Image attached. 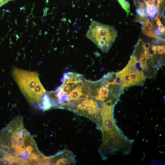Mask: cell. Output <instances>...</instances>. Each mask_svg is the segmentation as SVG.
<instances>
[{
  "label": "cell",
  "mask_w": 165,
  "mask_h": 165,
  "mask_svg": "<svg viewBox=\"0 0 165 165\" xmlns=\"http://www.w3.org/2000/svg\"><path fill=\"white\" fill-rule=\"evenodd\" d=\"M44 156L25 128L21 116L0 131V165H39Z\"/></svg>",
  "instance_id": "1"
},
{
  "label": "cell",
  "mask_w": 165,
  "mask_h": 165,
  "mask_svg": "<svg viewBox=\"0 0 165 165\" xmlns=\"http://www.w3.org/2000/svg\"><path fill=\"white\" fill-rule=\"evenodd\" d=\"M113 107L105 106L101 111L103 141L99 152L103 159H107L113 154H127L131 150L133 142L123 135L115 122Z\"/></svg>",
  "instance_id": "2"
},
{
  "label": "cell",
  "mask_w": 165,
  "mask_h": 165,
  "mask_svg": "<svg viewBox=\"0 0 165 165\" xmlns=\"http://www.w3.org/2000/svg\"><path fill=\"white\" fill-rule=\"evenodd\" d=\"M12 74L29 103L36 108L42 109V98L46 91L41 83L38 72L14 67Z\"/></svg>",
  "instance_id": "3"
},
{
  "label": "cell",
  "mask_w": 165,
  "mask_h": 165,
  "mask_svg": "<svg viewBox=\"0 0 165 165\" xmlns=\"http://www.w3.org/2000/svg\"><path fill=\"white\" fill-rule=\"evenodd\" d=\"M117 36V32L112 26L93 20L86 34L104 52L109 51Z\"/></svg>",
  "instance_id": "4"
},
{
  "label": "cell",
  "mask_w": 165,
  "mask_h": 165,
  "mask_svg": "<svg viewBox=\"0 0 165 165\" xmlns=\"http://www.w3.org/2000/svg\"><path fill=\"white\" fill-rule=\"evenodd\" d=\"M49 165H72L75 164V156L70 151L65 150L58 154L48 157Z\"/></svg>",
  "instance_id": "5"
},
{
  "label": "cell",
  "mask_w": 165,
  "mask_h": 165,
  "mask_svg": "<svg viewBox=\"0 0 165 165\" xmlns=\"http://www.w3.org/2000/svg\"><path fill=\"white\" fill-rule=\"evenodd\" d=\"M142 25H143L142 33L145 35L150 38L158 39L161 38L155 34V29L154 24L152 22L150 21L148 18Z\"/></svg>",
  "instance_id": "6"
},
{
  "label": "cell",
  "mask_w": 165,
  "mask_h": 165,
  "mask_svg": "<svg viewBox=\"0 0 165 165\" xmlns=\"http://www.w3.org/2000/svg\"><path fill=\"white\" fill-rule=\"evenodd\" d=\"M66 94L69 98L68 103L77 99L83 95V93L82 91L81 87L78 86L75 88H73V90L70 91Z\"/></svg>",
  "instance_id": "7"
},
{
  "label": "cell",
  "mask_w": 165,
  "mask_h": 165,
  "mask_svg": "<svg viewBox=\"0 0 165 165\" xmlns=\"http://www.w3.org/2000/svg\"><path fill=\"white\" fill-rule=\"evenodd\" d=\"M146 11L147 17L149 16L151 20L153 21V18L157 14H158V10L154 5L148 6L147 5Z\"/></svg>",
  "instance_id": "8"
},
{
  "label": "cell",
  "mask_w": 165,
  "mask_h": 165,
  "mask_svg": "<svg viewBox=\"0 0 165 165\" xmlns=\"http://www.w3.org/2000/svg\"><path fill=\"white\" fill-rule=\"evenodd\" d=\"M52 105L50 99L48 94L45 93L42 98V109L44 111H47L51 108Z\"/></svg>",
  "instance_id": "9"
},
{
  "label": "cell",
  "mask_w": 165,
  "mask_h": 165,
  "mask_svg": "<svg viewBox=\"0 0 165 165\" xmlns=\"http://www.w3.org/2000/svg\"><path fill=\"white\" fill-rule=\"evenodd\" d=\"M122 7L124 9L127 13V15L130 13V5L129 2L126 0H117Z\"/></svg>",
  "instance_id": "10"
},
{
  "label": "cell",
  "mask_w": 165,
  "mask_h": 165,
  "mask_svg": "<svg viewBox=\"0 0 165 165\" xmlns=\"http://www.w3.org/2000/svg\"><path fill=\"white\" fill-rule=\"evenodd\" d=\"M134 3L137 8L140 7L146 10L147 6L145 0H134Z\"/></svg>",
  "instance_id": "11"
},
{
  "label": "cell",
  "mask_w": 165,
  "mask_h": 165,
  "mask_svg": "<svg viewBox=\"0 0 165 165\" xmlns=\"http://www.w3.org/2000/svg\"><path fill=\"white\" fill-rule=\"evenodd\" d=\"M136 11L138 15L142 17H147L146 10L140 7H138L137 8Z\"/></svg>",
  "instance_id": "12"
},
{
  "label": "cell",
  "mask_w": 165,
  "mask_h": 165,
  "mask_svg": "<svg viewBox=\"0 0 165 165\" xmlns=\"http://www.w3.org/2000/svg\"><path fill=\"white\" fill-rule=\"evenodd\" d=\"M148 18V17L147 16L142 17L138 16L135 18L134 21L140 22L142 24Z\"/></svg>",
  "instance_id": "13"
},
{
  "label": "cell",
  "mask_w": 165,
  "mask_h": 165,
  "mask_svg": "<svg viewBox=\"0 0 165 165\" xmlns=\"http://www.w3.org/2000/svg\"><path fill=\"white\" fill-rule=\"evenodd\" d=\"M158 29L160 32L163 34H164L165 28V26L162 23L158 26Z\"/></svg>",
  "instance_id": "14"
},
{
  "label": "cell",
  "mask_w": 165,
  "mask_h": 165,
  "mask_svg": "<svg viewBox=\"0 0 165 165\" xmlns=\"http://www.w3.org/2000/svg\"><path fill=\"white\" fill-rule=\"evenodd\" d=\"M155 1V0H147L146 3L148 6H153L154 5Z\"/></svg>",
  "instance_id": "15"
},
{
  "label": "cell",
  "mask_w": 165,
  "mask_h": 165,
  "mask_svg": "<svg viewBox=\"0 0 165 165\" xmlns=\"http://www.w3.org/2000/svg\"><path fill=\"white\" fill-rule=\"evenodd\" d=\"M13 1L14 0H0V8L8 2Z\"/></svg>",
  "instance_id": "16"
},
{
  "label": "cell",
  "mask_w": 165,
  "mask_h": 165,
  "mask_svg": "<svg viewBox=\"0 0 165 165\" xmlns=\"http://www.w3.org/2000/svg\"><path fill=\"white\" fill-rule=\"evenodd\" d=\"M154 20L156 22L157 25L158 26L162 24L161 22L160 21L158 16L155 17Z\"/></svg>",
  "instance_id": "17"
}]
</instances>
